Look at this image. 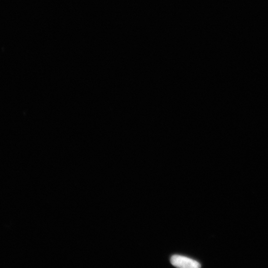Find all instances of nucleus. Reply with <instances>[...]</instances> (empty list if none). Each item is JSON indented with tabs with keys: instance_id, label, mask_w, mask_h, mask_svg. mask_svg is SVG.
Wrapping results in <instances>:
<instances>
[{
	"instance_id": "nucleus-1",
	"label": "nucleus",
	"mask_w": 268,
	"mask_h": 268,
	"mask_svg": "<svg viewBox=\"0 0 268 268\" xmlns=\"http://www.w3.org/2000/svg\"><path fill=\"white\" fill-rule=\"evenodd\" d=\"M171 262L173 266L180 268H199L201 267L198 261L181 255L173 256Z\"/></svg>"
}]
</instances>
